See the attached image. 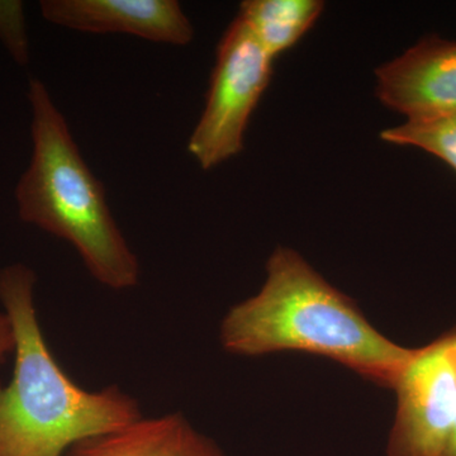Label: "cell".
<instances>
[{"instance_id": "1", "label": "cell", "mask_w": 456, "mask_h": 456, "mask_svg": "<svg viewBox=\"0 0 456 456\" xmlns=\"http://www.w3.org/2000/svg\"><path fill=\"white\" fill-rule=\"evenodd\" d=\"M260 292L233 305L221 325L222 346L236 355L316 354L395 388L415 350L369 323L355 303L327 283L301 255L279 248Z\"/></svg>"}, {"instance_id": "2", "label": "cell", "mask_w": 456, "mask_h": 456, "mask_svg": "<svg viewBox=\"0 0 456 456\" xmlns=\"http://www.w3.org/2000/svg\"><path fill=\"white\" fill-rule=\"evenodd\" d=\"M35 283L22 264L0 270V302L16 340L13 378L0 382V456H65L75 444L142 417L118 386L86 391L60 367L37 320Z\"/></svg>"}, {"instance_id": "3", "label": "cell", "mask_w": 456, "mask_h": 456, "mask_svg": "<svg viewBox=\"0 0 456 456\" xmlns=\"http://www.w3.org/2000/svg\"><path fill=\"white\" fill-rule=\"evenodd\" d=\"M33 152L16 200L20 220L73 245L99 283L136 287L140 263L107 203L106 191L86 165L62 113L40 79L28 84Z\"/></svg>"}, {"instance_id": "4", "label": "cell", "mask_w": 456, "mask_h": 456, "mask_svg": "<svg viewBox=\"0 0 456 456\" xmlns=\"http://www.w3.org/2000/svg\"><path fill=\"white\" fill-rule=\"evenodd\" d=\"M272 56L239 16L217 47L211 84L188 151L204 170L244 149L245 132L273 75Z\"/></svg>"}, {"instance_id": "5", "label": "cell", "mask_w": 456, "mask_h": 456, "mask_svg": "<svg viewBox=\"0 0 456 456\" xmlns=\"http://www.w3.org/2000/svg\"><path fill=\"white\" fill-rule=\"evenodd\" d=\"M395 389L387 456H441L456 419V329L416 349Z\"/></svg>"}, {"instance_id": "6", "label": "cell", "mask_w": 456, "mask_h": 456, "mask_svg": "<svg viewBox=\"0 0 456 456\" xmlns=\"http://www.w3.org/2000/svg\"><path fill=\"white\" fill-rule=\"evenodd\" d=\"M375 75L379 101L408 119L456 112V42L426 37Z\"/></svg>"}, {"instance_id": "7", "label": "cell", "mask_w": 456, "mask_h": 456, "mask_svg": "<svg viewBox=\"0 0 456 456\" xmlns=\"http://www.w3.org/2000/svg\"><path fill=\"white\" fill-rule=\"evenodd\" d=\"M53 25L92 33H127L185 46L194 37L191 20L175 0H42Z\"/></svg>"}, {"instance_id": "8", "label": "cell", "mask_w": 456, "mask_h": 456, "mask_svg": "<svg viewBox=\"0 0 456 456\" xmlns=\"http://www.w3.org/2000/svg\"><path fill=\"white\" fill-rule=\"evenodd\" d=\"M65 456H226L182 413L140 417L117 430L75 444Z\"/></svg>"}, {"instance_id": "9", "label": "cell", "mask_w": 456, "mask_h": 456, "mask_svg": "<svg viewBox=\"0 0 456 456\" xmlns=\"http://www.w3.org/2000/svg\"><path fill=\"white\" fill-rule=\"evenodd\" d=\"M320 0H248L239 17L273 59L293 47L317 22Z\"/></svg>"}, {"instance_id": "10", "label": "cell", "mask_w": 456, "mask_h": 456, "mask_svg": "<svg viewBox=\"0 0 456 456\" xmlns=\"http://www.w3.org/2000/svg\"><path fill=\"white\" fill-rule=\"evenodd\" d=\"M380 137L395 145L425 150L456 171V112L408 119L398 127L384 130Z\"/></svg>"}, {"instance_id": "11", "label": "cell", "mask_w": 456, "mask_h": 456, "mask_svg": "<svg viewBox=\"0 0 456 456\" xmlns=\"http://www.w3.org/2000/svg\"><path fill=\"white\" fill-rule=\"evenodd\" d=\"M0 42L18 65L29 64L31 53L22 2H0Z\"/></svg>"}, {"instance_id": "12", "label": "cell", "mask_w": 456, "mask_h": 456, "mask_svg": "<svg viewBox=\"0 0 456 456\" xmlns=\"http://www.w3.org/2000/svg\"><path fill=\"white\" fill-rule=\"evenodd\" d=\"M16 347L13 327L11 320L5 314H0V364L5 362L9 354L13 353Z\"/></svg>"}, {"instance_id": "13", "label": "cell", "mask_w": 456, "mask_h": 456, "mask_svg": "<svg viewBox=\"0 0 456 456\" xmlns=\"http://www.w3.org/2000/svg\"><path fill=\"white\" fill-rule=\"evenodd\" d=\"M441 456H456V419L454 425H452V431H450L445 448L441 452Z\"/></svg>"}]
</instances>
